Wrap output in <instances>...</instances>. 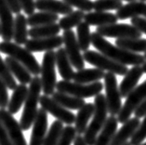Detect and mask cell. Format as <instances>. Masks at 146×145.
Segmentation results:
<instances>
[{"instance_id":"obj_1","label":"cell","mask_w":146,"mask_h":145,"mask_svg":"<svg viewBox=\"0 0 146 145\" xmlns=\"http://www.w3.org/2000/svg\"><path fill=\"white\" fill-rule=\"evenodd\" d=\"M91 44L102 54L124 65L141 66L145 62L144 56L123 49L107 41L97 32L91 34Z\"/></svg>"},{"instance_id":"obj_2","label":"cell","mask_w":146,"mask_h":145,"mask_svg":"<svg viewBox=\"0 0 146 145\" xmlns=\"http://www.w3.org/2000/svg\"><path fill=\"white\" fill-rule=\"evenodd\" d=\"M42 91V82L41 78L38 76H35L32 79L29 90H28L27 98L24 102V107L22 116L20 119V126L23 130H28L33 126V124L36 117L38 109L37 104L40 101V93Z\"/></svg>"},{"instance_id":"obj_3","label":"cell","mask_w":146,"mask_h":145,"mask_svg":"<svg viewBox=\"0 0 146 145\" xmlns=\"http://www.w3.org/2000/svg\"><path fill=\"white\" fill-rule=\"evenodd\" d=\"M95 112L93 115L90 124L88 125L86 132L84 133V140L88 145H94L97 140L98 134L104 126L106 121H107L108 107L106 98L102 93L99 94L95 97L94 100Z\"/></svg>"},{"instance_id":"obj_4","label":"cell","mask_w":146,"mask_h":145,"mask_svg":"<svg viewBox=\"0 0 146 145\" xmlns=\"http://www.w3.org/2000/svg\"><path fill=\"white\" fill-rule=\"evenodd\" d=\"M0 52L22 63L35 76H38L39 73H41V66L37 60L25 48H22L20 45L12 43L11 41H2L0 42Z\"/></svg>"},{"instance_id":"obj_5","label":"cell","mask_w":146,"mask_h":145,"mask_svg":"<svg viewBox=\"0 0 146 145\" xmlns=\"http://www.w3.org/2000/svg\"><path fill=\"white\" fill-rule=\"evenodd\" d=\"M56 89L59 92H62L71 96L87 99L91 97H96L103 89V84L102 82H94L91 84H79L71 81L60 80L57 83Z\"/></svg>"},{"instance_id":"obj_6","label":"cell","mask_w":146,"mask_h":145,"mask_svg":"<svg viewBox=\"0 0 146 145\" xmlns=\"http://www.w3.org/2000/svg\"><path fill=\"white\" fill-rule=\"evenodd\" d=\"M56 52L47 51L43 56L41 64V82L44 95H51L55 92L57 86L56 76Z\"/></svg>"},{"instance_id":"obj_7","label":"cell","mask_w":146,"mask_h":145,"mask_svg":"<svg viewBox=\"0 0 146 145\" xmlns=\"http://www.w3.org/2000/svg\"><path fill=\"white\" fill-rule=\"evenodd\" d=\"M83 57L85 62H88L91 65H94L96 68L102 71H107L109 73H113L117 75H126V73L129 70L127 69V65L116 62L108 58L107 56L94 50L88 49V50L85 51Z\"/></svg>"},{"instance_id":"obj_8","label":"cell","mask_w":146,"mask_h":145,"mask_svg":"<svg viewBox=\"0 0 146 145\" xmlns=\"http://www.w3.org/2000/svg\"><path fill=\"white\" fill-rule=\"evenodd\" d=\"M103 79H104L105 98L108 113L113 116L118 115L122 108V101H121L122 97L117 84V78L115 73L107 72L105 73Z\"/></svg>"},{"instance_id":"obj_9","label":"cell","mask_w":146,"mask_h":145,"mask_svg":"<svg viewBox=\"0 0 146 145\" xmlns=\"http://www.w3.org/2000/svg\"><path fill=\"white\" fill-rule=\"evenodd\" d=\"M146 99V80L143 83L139 85L126 98L124 105L117 115V120L119 123H126L130 119V116L136 109L141 104V102Z\"/></svg>"},{"instance_id":"obj_10","label":"cell","mask_w":146,"mask_h":145,"mask_svg":"<svg viewBox=\"0 0 146 145\" xmlns=\"http://www.w3.org/2000/svg\"><path fill=\"white\" fill-rule=\"evenodd\" d=\"M39 103L41 105V108H43L48 114L54 116L57 120L63 124L71 126L76 121V115L72 112L59 104L48 95H42Z\"/></svg>"},{"instance_id":"obj_11","label":"cell","mask_w":146,"mask_h":145,"mask_svg":"<svg viewBox=\"0 0 146 145\" xmlns=\"http://www.w3.org/2000/svg\"><path fill=\"white\" fill-rule=\"evenodd\" d=\"M96 32L103 37L121 38H141V33L133 25L127 23H115L106 26H100Z\"/></svg>"},{"instance_id":"obj_12","label":"cell","mask_w":146,"mask_h":145,"mask_svg":"<svg viewBox=\"0 0 146 145\" xmlns=\"http://www.w3.org/2000/svg\"><path fill=\"white\" fill-rule=\"evenodd\" d=\"M62 38L63 44L65 46L64 48L72 65L78 71L83 70L85 67V60L83 55L81 54V49L74 31H64L62 34Z\"/></svg>"},{"instance_id":"obj_13","label":"cell","mask_w":146,"mask_h":145,"mask_svg":"<svg viewBox=\"0 0 146 145\" xmlns=\"http://www.w3.org/2000/svg\"><path fill=\"white\" fill-rule=\"evenodd\" d=\"M0 121L8 130L12 145H27L23 133V128H21L20 123L14 118L13 115L6 109H0Z\"/></svg>"},{"instance_id":"obj_14","label":"cell","mask_w":146,"mask_h":145,"mask_svg":"<svg viewBox=\"0 0 146 145\" xmlns=\"http://www.w3.org/2000/svg\"><path fill=\"white\" fill-rule=\"evenodd\" d=\"M48 133V113L43 108L38 109L33 124L29 145H43Z\"/></svg>"},{"instance_id":"obj_15","label":"cell","mask_w":146,"mask_h":145,"mask_svg":"<svg viewBox=\"0 0 146 145\" xmlns=\"http://www.w3.org/2000/svg\"><path fill=\"white\" fill-rule=\"evenodd\" d=\"M63 38L60 35H55L46 38H31L25 44V48L30 52L50 51L55 48H62Z\"/></svg>"},{"instance_id":"obj_16","label":"cell","mask_w":146,"mask_h":145,"mask_svg":"<svg viewBox=\"0 0 146 145\" xmlns=\"http://www.w3.org/2000/svg\"><path fill=\"white\" fill-rule=\"evenodd\" d=\"M12 11L5 0H0V24H1V37L3 41L13 39L14 22Z\"/></svg>"},{"instance_id":"obj_17","label":"cell","mask_w":146,"mask_h":145,"mask_svg":"<svg viewBox=\"0 0 146 145\" xmlns=\"http://www.w3.org/2000/svg\"><path fill=\"white\" fill-rule=\"evenodd\" d=\"M140 124V118L132 117L129 119L126 123L123 124L121 128L115 132L110 145H124L127 142V140L132 137L134 133L136 132Z\"/></svg>"},{"instance_id":"obj_18","label":"cell","mask_w":146,"mask_h":145,"mask_svg":"<svg viewBox=\"0 0 146 145\" xmlns=\"http://www.w3.org/2000/svg\"><path fill=\"white\" fill-rule=\"evenodd\" d=\"M142 75H143V71L141 66H132V68L129 70L126 75H124L125 77L119 86L121 97H127V95L137 87L139 80L141 78Z\"/></svg>"},{"instance_id":"obj_19","label":"cell","mask_w":146,"mask_h":145,"mask_svg":"<svg viewBox=\"0 0 146 145\" xmlns=\"http://www.w3.org/2000/svg\"><path fill=\"white\" fill-rule=\"evenodd\" d=\"M35 9L40 11L50 12L62 15H68L74 11L73 7L60 0H36Z\"/></svg>"},{"instance_id":"obj_20","label":"cell","mask_w":146,"mask_h":145,"mask_svg":"<svg viewBox=\"0 0 146 145\" xmlns=\"http://www.w3.org/2000/svg\"><path fill=\"white\" fill-rule=\"evenodd\" d=\"M56 65L58 67L60 75L63 80L71 81L74 78V72L65 48H60L56 51Z\"/></svg>"},{"instance_id":"obj_21","label":"cell","mask_w":146,"mask_h":145,"mask_svg":"<svg viewBox=\"0 0 146 145\" xmlns=\"http://www.w3.org/2000/svg\"><path fill=\"white\" fill-rule=\"evenodd\" d=\"M118 21L116 14L106 11H94L85 14L84 22L88 25L94 26H106L110 24H115Z\"/></svg>"},{"instance_id":"obj_22","label":"cell","mask_w":146,"mask_h":145,"mask_svg":"<svg viewBox=\"0 0 146 145\" xmlns=\"http://www.w3.org/2000/svg\"><path fill=\"white\" fill-rule=\"evenodd\" d=\"M116 16L118 20H126L129 18L140 16L146 18V3L142 1H135L123 5L116 11Z\"/></svg>"},{"instance_id":"obj_23","label":"cell","mask_w":146,"mask_h":145,"mask_svg":"<svg viewBox=\"0 0 146 145\" xmlns=\"http://www.w3.org/2000/svg\"><path fill=\"white\" fill-rule=\"evenodd\" d=\"M95 112V106L93 103H86L81 109L78 110L76 115L74 121V128L76 130L77 135H81L86 132L88 128V121L93 116Z\"/></svg>"},{"instance_id":"obj_24","label":"cell","mask_w":146,"mask_h":145,"mask_svg":"<svg viewBox=\"0 0 146 145\" xmlns=\"http://www.w3.org/2000/svg\"><path fill=\"white\" fill-rule=\"evenodd\" d=\"M28 90H29V87H27L26 85L23 84L18 85L17 87L13 90L8 105V111L11 115H15L21 110L23 104L25 102Z\"/></svg>"},{"instance_id":"obj_25","label":"cell","mask_w":146,"mask_h":145,"mask_svg":"<svg viewBox=\"0 0 146 145\" xmlns=\"http://www.w3.org/2000/svg\"><path fill=\"white\" fill-rule=\"evenodd\" d=\"M118 123L119 122L117 120V117L110 115L100 135L97 137V140H96L94 145H110L115 132L117 131L116 129Z\"/></svg>"},{"instance_id":"obj_26","label":"cell","mask_w":146,"mask_h":145,"mask_svg":"<svg viewBox=\"0 0 146 145\" xmlns=\"http://www.w3.org/2000/svg\"><path fill=\"white\" fill-rule=\"evenodd\" d=\"M5 62L7 63V65L9 66V68L13 75V76H15L21 84L27 85L31 83L32 79H33L32 73L22 64V63L17 62L16 60H14L11 57H9V56L5 59Z\"/></svg>"},{"instance_id":"obj_27","label":"cell","mask_w":146,"mask_h":145,"mask_svg":"<svg viewBox=\"0 0 146 145\" xmlns=\"http://www.w3.org/2000/svg\"><path fill=\"white\" fill-rule=\"evenodd\" d=\"M27 18L23 14L20 13L17 14L14 22V33H13V39L15 43L18 45H25L28 41V30L27 29Z\"/></svg>"},{"instance_id":"obj_28","label":"cell","mask_w":146,"mask_h":145,"mask_svg":"<svg viewBox=\"0 0 146 145\" xmlns=\"http://www.w3.org/2000/svg\"><path fill=\"white\" fill-rule=\"evenodd\" d=\"M105 73L101 69H83L74 73V82L79 84H91L104 78Z\"/></svg>"},{"instance_id":"obj_29","label":"cell","mask_w":146,"mask_h":145,"mask_svg":"<svg viewBox=\"0 0 146 145\" xmlns=\"http://www.w3.org/2000/svg\"><path fill=\"white\" fill-rule=\"evenodd\" d=\"M52 99L64 108L70 110H79L86 104L84 99L76 98L59 91H56L52 94Z\"/></svg>"},{"instance_id":"obj_30","label":"cell","mask_w":146,"mask_h":145,"mask_svg":"<svg viewBox=\"0 0 146 145\" xmlns=\"http://www.w3.org/2000/svg\"><path fill=\"white\" fill-rule=\"evenodd\" d=\"M59 15L55 13L40 11L37 13H33L27 18L28 25L31 27H36L41 25H47V24L56 23L57 21H59Z\"/></svg>"},{"instance_id":"obj_31","label":"cell","mask_w":146,"mask_h":145,"mask_svg":"<svg viewBox=\"0 0 146 145\" xmlns=\"http://www.w3.org/2000/svg\"><path fill=\"white\" fill-rule=\"evenodd\" d=\"M115 44L117 47L130 52H146V39L144 38H121L115 40Z\"/></svg>"},{"instance_id":"obj_32","label":"cell","mask_w":146,"mask_h":145,"mask_svg":"<svg viewBox=\"0 0 146 145\" xmlns=\"http://www.w3.org/2000/svg\"><path fill=\"white\" fill-rule=\"evenodd\" d=\"M60 31L59 23H51L47 25L32 27L28 31L29 36L32 38H46L58 35Z\"/></svg>"},{"instance_id":"obj_33","label":"cell","mask_w":146,"mask_h":145,"mask_svg":"<svg viewBox=\"0 0 146 145\" xmlns=\"http://www.w3.org/2000/svg\"><path fill=\"white\" fill-rule=\"evenodd\" d=\"M85 18V13L82 10H74L72 13L65 15L62 17V19L59 20V25L60 29L63 31L67 30H72V28L77 27L79 24L84 21Z\"/></svg>"},{"instance_id":"obj_34","label":"cell","mask_w":146,"mask_h":145,"mask_svg":"<svg viewBox=\"0 0 146 145\" xmlns=\"http://www.w3.org/2000/svg\"><path fill=\"white\" fill-rule=\"evenodd\" d=\"M77 42L81 51H87L91 44V34L90 25L86 22H82L76 27Z\"/></svg>"},{"instance_id":"obj_35","label":"cell","mask_w":146,"mask_h":145,"mask_svg":"<svg viewBox=\"0 0 146 145\" xmlns=\"http://www.w3.org/2000/svg\"><path fill=\"white\" fill-rule=\"evenodd\" d=\"M63 129H64V128H63L62 122L59 121V120H56V121L53 122L47 133V136L45 138L43 145H57L58 144Z\"/></svg>"},{"instance_id":"obj_36","label":"cell","mask_w":146,"mask_h":145,"mask_svg":"<svg viewBox=\"0 0 146 145\" xmlns=\"http://www.w3.org/2000/svg\"><path fill=\"white\" fill-rule=\"evenodd\" d=\"M0 78L4 81L8 88L11 90H14L18 86L15 78H14L13 75L10 72L9 66L7 65L5 61H3L1 56H0Z\"/></svg>"},{"instance_id":"obj_37","label":"cell","mask_w":146,"mask_h":145,"mask_svg":"<svg viewBox=\"0 0 146 145\" xmlns=\"http://www.w3.org/2000/svg\"><path fill=\"white\" fill-rule=\"evenodd\" d=\"M123 6L120 0H96L94 2L95 11H107L118 10Z\"/></svg>"},{"instance_id":"obj_38","label":"cell","mask_w":146,"mask_h":145,"mask_svg":"<svg viewBox=\"0 0 146 145\" xmlns=\"http://www.w3.org/2000/svg\"><path fill=\"white\" fill-rule=\"evenodd\" d=\"M77 135L76 128L72 126H67L64 128L62 131V136H60L59 142L57 145H71L73 142L76 137Z\"/></svg>"},{"instance_id":"obj_39","label":"cell","mask_w":146,"mask_h":145,"mask_svg":"<svg viewBox=\"0 0 146 145\" xmlns=\"http://www.w3.org/2000/svg\"><path fill=\"white\" fill-rule=\"evenodd\" d=\"M62 1L84 12H90L94 9V2H92L91 0H62Z\"/></svg>"},{"instance_id":"obj_40","label":"cell","mask_w":146,"mask_h":145,"mask_svg":"<svg viewBox=\"0 0 146 145\" xmlns=\"http://www.w3.org/2000/svg\"><path fill=\"white\" fill-rule=\"evenodd\" d=\"M146 139V115L144 116L143 121L141 122L136 132L131 137L130 143L132 145H140Z\"/></svg>"},{"instance_id":"obj_41","label":"cell","mask_w":146,"mask_h":145,"mask_svg":"<svg viewBox=\"0 0 146 145\" xmlns=\"http://www.w3.org/2000/svg\"><path fill=\"white\" fill-rule=\"evenodd\" d=\"M8 87L5 82L0 78V109H6L9 105Z\"/></svg>"},{"instance_id":"obj_42","label":"cell","mask_w":146,"mask_h":145,"mask_svg":"<svg viewBox=\"0 0 146 145\" xmlns=\"http://www.w3.org/2000/svg\"><path fill=\"white\" fill-rule=\"evenodd\" d=\"M19 2L21 4V7H22V9L28 16L35 13V2L34 0H19Z\"/></svg>"},{"instance_id":"obj_43","label":"cell","mask_w":146,"mask_h":145,"mask_svg":"<svg viewBox=\"0 0 146 145\" xmlns=\"http://www.w3.org/2000/svg\"><path fill=\"white\" fill-rule=\"evenodd\" d=\"M131 24L141 32V34H146V19L141 17L131 18Z\"/></svg>"},{"instance_id":"obj_44","label":"cell","mask_w":146,"mask_h":145,"mask_svg":"<svg viewBox=\"0 0 146 145\" xmlns=\"http://www.w3.org/2000/svg\"><path fill=\"white\" fill-rule=\"evenodd\" d=\"M0 145H12L8 130L6 129L5 126L1 121H0Z\"/></svg>"},{"instance_id":"obj_45","label":"cell","mask_w":146,"mask_h":145,"mask_svg":"<svg viewBox=\"0 0 146 145\" xmlns=\"http://www.w3.org/2000/svg\"><path fill=\"white\" fill-rule=\"evenodd\" d=\"M5 2L8 4L13 13L20 14L22 11V7H21L19 0H5Z\"/></svg>"},{"instance_id":"obj_46","label":"cell","mask_w":146,"mask_h":145,"mask_svg":"<svg viewBox=\"0 0 146 145\" xmlns=\"http://www.w3.org/2000/svg\"><path fill=\"white\" fill-rule=\"evenodd\" d=\"M134 115H135V117H137V118L143 117V116L146 115V99L136 109V111L134 112Z\"/></svg>"},{"instance_id":"obj_47","label":"cell","mask_w":146,"mask_h":145,"mask_svg":"<svg viewBox=\"0 0 146 145\" xmlns=\"http://www.w3.org/2000/svg\"><path fill=\"white\" fill-rule=\"evenodd\" d=\"M74 145H88L84 140V137L81 135H76V139L74 140Z\"/></svg>"},{"instance_id":"obj_48","label":"cell","mask_w":146,"mask_h":145,"mask_svg":"<svg viewBox=\"0 0 146 145\" xmlns=\"http://www.w3.org/2000/svg\"><path fill=\"white\" fill-rule=\"evenodd\" d=\"M141 68H142V71H143V73H146V61H145V62L143 63V64L141 65Z\"/></svg>"},{"instance_id":"obj_49","label":"cell","mask_w":146,"mask_h":145,"mask_svg":"<svg viewBox=\"0 0 146 145\" xmlns=\"http://www.w3.org/2000/svg\"><path fill=\"white\" fill-rule=\"evenodd\" d=\"M120 1H122V0H120ZM124 1H127V2L130 3V2H135V1H136V0H124Z\"/></svg>"},{"instance_id":"obj_50","label":"cell","mask_w":146,"mask_h":145,"mask_svg":"<svg viewBox=\"0 0 146 145\" xmlns=\"http://www.w3.org/2000/svg\"><path fill=\"white\" fill-rule=\"evenodd\" d=\"M124 145H132V144H131L130 142H126V143H125Z\"/></svg>"},{"instance_id":"obj_51","label":"cell","mask_w":146,"mask_h":145,"mask_svg":"<svg viewBox=\"0 0 146 145\" xmlns=\"http://www.w3.org/2000/svg\"><path fill=\"white\" fill-rule=\"evenodd\" d=\"M0 36H1V24H0Z\"/></svg>"},{"instance_id":"obj_52","label":"cell","mask_w":146,"mask_h":145,"mask_svg":"<svg viewBox=\"0 0 146 145\" xmlns=\"http://www.w3.org/2000/svg\"><path fill=\"white\" fill-rule=\"evenodd\" d=\"M143 56H144V58H145V60H146V52L144 53V55H143Z\"/></svg>"},{"instance_id":"obj_53","label":"cell","mask_w":146,"mask_h":145,"mask_svg":"<svg viewBox=\"0 0 146 145\" xmlns=\"http://www.w3.org/2000/svg\"><path fill=\"white\" fill-rule=\"evenodd\" d=\"M140 145H146V142H144V143H141V144H140Z\"/></svg>"},{"instance_id":"obj_54","label":"cell","mask_w":146,"mask_h":145,"mask_svg":"<svg viewBox=\"0 0 146 145\" xmlns=\"http://www.w3.org/2000/svg\"><path fill=\"white\" fill-rule=\"evenodd\" d=\"M140 1H142V2H144V1H146V0H140Z\"/></svg>"}]
</instances>
